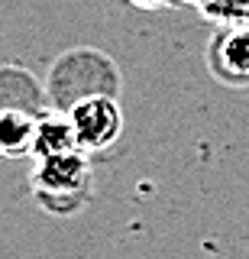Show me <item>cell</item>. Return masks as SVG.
Returning <instances> with one entry per match:
<instances>
[{
  "label": "cell",
  "mask_w": 249,
  "mask_h": 259,
  "mask_svg": "<svg viewBox=\"0 0 249 259\" xmlns=\"http://www.w3.org/2000/svg\"><path fill=\"white\" fill-rule=\"evenodd\" d=\"M33 191L49 210L71 214L78 204H84L91 191V172L81 149L62 152V156H42L33 172Z\"/></svg>",
  "instance_id": "6da1fadb"
},
{
  "label": "cell",
  "mask_w": 249,
  "mask_h": 259,
  "mask_svg": "<svg viewBox=\"0 0 249 259\" xmlns=\"http://www.w3.org/2000/svg\"><path fill=\"white\" fill-rule=\"evenodd\" d=\"M68 120L75 126V140H78L81 152H104L123 133V117H120L117 101L114 97H104V94L81 97L68 110Z\"/></svg>",
  "instance_id": "7a4b0ae2"
},
{
  "label": "cell",
  "mask_w": 249,
  "mask_h": 259,
  "mask_svg": "<svg viewBox=\"0 0 249 259\" xmlns=\"http://www.w3.org/2000/svg\"><path fill=\"white\" fill-rule=\"evenodd\" d=\"M211 59H214V68L227 81H249V29L227 26L214 39Z\"/></svg>",
  "instance_id": "3957f363"
},
{
  "label": "cell",
  "mask_w": 249,
  "mask_h": 259,
  "mask_svg": "<svg viewBox=\"0 0 249 259\" xmlns=\"http://www.w3.org/2000/svg\"><path fill=\"white\" fill-rule=\"evenodd\" d=\"M78 140H75V126L68 117L62 113H49V117L36 120V133H33V152L39 159L42 156H62V152H75Z\"/></svg>",
  "instance_id": "277c9868"
},
{
  "label": "cell",
  "mask_w": 249,
  "mask_h": 259,
  "mask_svg": "<svg viewBox=\"0 0 249 259\" xmlns=\"http://www.w3.org/2000/svg\"><path fill=\"white\" fill-rule=\"evenodd\" d=\"M33 133H36V120L26 117L23 110H4L0 113V152L4 156L33 152Z\"/></svg>",
  "instance_id": "5b68a950"
},
{
  "label": "cell",
  "mask_w": 249,
  "mask_h": 259,
  "mask_svg": "<svg viewBox=\"0 0 249 259\" xmlns=\"http://www.w3.org/2000/svg\"><path fill=\"white\" fill-rule=\"evenodd\" d=\"M201 13L220 26H243L249 16V0H201Z\"/></svg>",
  "instance_id": "8992f818"
},
{
  "label": "cell",
  "mask_w": 249,
  "mask_h": 259,
  "mask_svg": "<svg viewBox=\"0 0 249 259\" xmlns=\"http://www.w3.org/2000/svg\"><path fill=\"white\" fill-rule=\"evenodd\" d=\"M136 7H146V10H152V7H165L168 0H133Z\"/></svg>",
  "instance_id": "52a82bcc"
},
{
  "label": "cell",
  "mask_w": 249,
  "mask_h": 259,
  "mask_svg": "<svg viewBox=\"0 0 249 259\" xmlns=\"http://www.w3.org/2000/svg\"><path fill=\"white\" fill-rule=\"evenodd\" d=\"M184 4H201V0H184Z\"/></svg>",
  "instance_id": "ba28073f"
},
{
  "label": "cell",
  "mask_w": 249,
  "mask_h": 259,
  "mask_svg": "<svg viewBox=\"0 0 249 259\" xmlns=\"http://www.w3.org/2000/svg\"><path fill=\"white\" fill-rule=\"evenodd\" d=\"M243 26H246V29H249V16H246V23H243Z\"/></svg>",
  "instance_id": "9c48e42d"
}]
</instances>
